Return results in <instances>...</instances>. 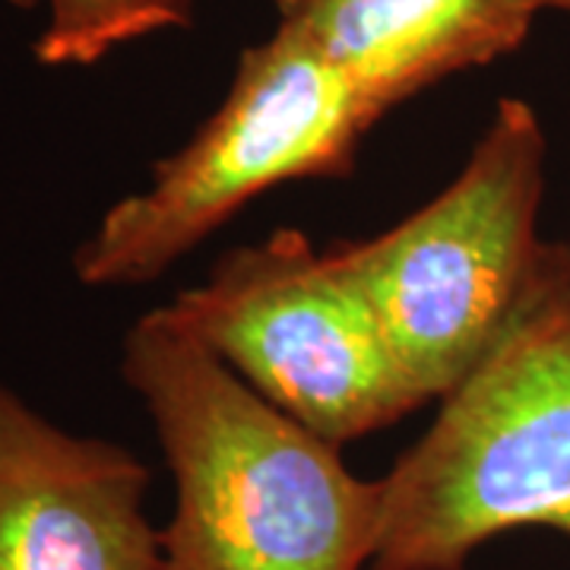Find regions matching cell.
<instances>
[{"label": "cell", "mask_w": 570, "mask_h": 570, "mask_svg": "<svg viewBox=\"0 0 570 570\" xmlns=\"http://www.w3.org/2000/svg\"><path fill=\"white\" fill-rule=\"evenodd\" d=\"M121 377L140 396L175 504L163 570H365L381 532V479L219 362L168 311L127 326Z\"/></svg>", "instance_id": "6da1fadb"}, {"label": "cell", "mask_w": 570, "mask_h": 570, "mask_svg": "<svg viewBox=\"0 0 570 570\" xmlns=\"http://www.w3.org/2000/svg\"><path fill=\"white\" fill-rule=\"evenodd\" d=\"M438 403L381 475L371 570H466L517 530L570 539V242H542L504 330Z\"/></svg>", "instance_id": "7a4b0ae2"}, {"label": "cell", "mask_w": 570, "mask_h": 570, "mask_svg": "<svg viewBox=\"0 0 570 570\" xmlns=\"http://www.w3.org/2000/svg\"><path fill=\"white\" fill-rule=\"evenodd\" d=\"M546 153L535 108L508 96L434 200L374 238L330 247L422 406L466 377L530 283Z\"/></svg>", "instance_id": "3957f363"}, {"label": "cell", "mask_w": 570, "mask_h": 570, "mask_svg": "<svg viewBox=\"0 0 570 570\" xmlns=\"http://www.w3.org/2000/svg\"><path fill=\"white\" fill-rule=\"evenodd\" d=\"M374 124L352 82L276 26L242 51L225 99L194 137L153 165L142 190L105 209L73 250V276L89 288L159 279L266 190L346 178Z\"/></svg>", "instance_id": "277c9868"}, {"label": "cell", "mask_w": 570, "mask_h": 570, "mask_svg": "<svg viewBox=\"0 0 570 570\" xmlns=\"http://www.w3.org/2000/svg\"><path fill=\"white\" fill-rule=\"evenodd\" d=\"M165 307L247 387L336 448L422 409L362 292L298 228L228 250Z\"/></svg>", "instance_id": "5b68a950"}, {"label": "cell", "mask_w": 570, "mask_h": 570, "mask_svg": "<svg viewBox=\"0 0 570 570\" xmlns=\"http://www.w3.org/2000/svg\"><path fill=\"white\" fill-rule=\"evenodd\" d=\"M149 469L73 434L0 381V570H163Z\"/></svg>", "instance_id": "8992f818"}, {"label": "cell", "mask_w": 570, "mask_h": 570, "mask_svg": "<svg viewBox=\"0 0 570 570\" xmlns=\"http://www.w3.org/2000/svg\"><path fill=\"white\" fill-rule=\"evenodd\" d=\"M381 121L448 77L517 51L542 0H269Z\"/></svg>", "instance_id": "52a82bcc"}, {"label": "cell", "mask_w": 570, "mask_h": 570, "mask_svg": "<svg viewBox=\"0 0 570 570\" xmlns=\"http://www.w3.org/2000/svg\"><path fill=\"white\" fill-rule=\"evenodd\" d=\"M45 26L32 55L41 67H92L124 45L187 29L194 0H39Z\"/></svg>", "instance_id": "ba28073f"}, {"label": "cell", "mask_w": 570, "mask_h": 570, "mask_svg": "<svg viewBox=\"0 0 570 570\" xmlns=\"http://www.w3.org/2000/svg\"><path fill=\"white\" fill-rule=\"evenodd\" d=\"M542 7H546V10H561V13H568L570 17V0H542Z\"/></svg>", "instance_id": "9c48e42d"}, {"label": "cell", "mask_w": 570, "mask_h": 570, "mask_svg": "<svg viewBox=\"0 0 570 570\" xmlns=\"http://www.w3.org/2000/svg\"><path fill=\"white\" fill-rule=\"evenodd\" d=\"M13 7H20V10H36L39 7V0H10Z\"/></svg>", "instance_id": "30bf717a"}]
</instances>
